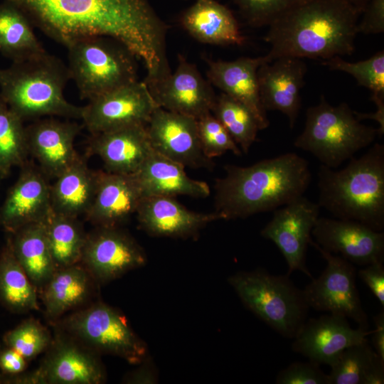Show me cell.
<instances>
[{
    "mask_svg": "<svg viewBox=\"0 0 384 384\" xmlns=\"http://www.w3.org/2000/svg\"><path fill=\"white\" fill-rule=\"evenodd\" d=\"M252 27L270 26L308 0H230Z\"/></svg>",
    "mask_w": 384,
    "mask_h": 384,
    "instance_id": "obj_39",
    "label": "cell"
},
{
    "mask_svg": "<svg viewBox=\"0 0 384 384\" xmlns=\"http://www.w3.org/2000/svg\"><path fill=\"white\" fill-rule=\"evenodd\" d=\"M318 204L336 218L384 229V145L375 143L341 169L320 166Z\"/></svg>",
    "mask_w": 384,
    "mask_h": 384,
    "instance_id": "obj_4",
    "label": "cell"
},
{
    "mask_svg": "<svg viewBox=\"0 0 384 384\" xmlns=\"http://www.w3.org/2000/svg\"><path fill=\"white\" fill-rule=\"evenodd\" d=\"M197 126L202 149L208 158L213 159L228 151L241 156L240 147L212 112L198 119Z\"/></svg>",
    "mask_w": 384,
    "mask_h": 384,
    "instance_id": "obj_40",
    "label": "cell"
},
{
    "mask_svg": "<svg viewBox=\"0 0 384 384\" xmlns=\"http://www.w3.org/2000/svg\"><path fill=\"white\" fill-rule=\"evenodd\" d=\"M322 63L331 70L342 71L352 75L359 85L371 91V97H384L383 50L356 63H350L343 60L341 56H334L324 60Z\"/></svg>",
    "mask_w": 384,
    "mask_h": 384,
    "instance_id": "obj_37",
    "label": "cell"
},
{
    "mask_svg": "<svg viewBox=\"0 0 384 384\" xmlns=\"http://www.w3.org/2000/svg\"><path fill=\"white\" fill-rule=\"evenodd\" d=\"M384 383V359L377 353L364 373L361 384Z\"/></svg>",
    "mask_w": 384,
    "mask_h": 384,
    "instance_id": "obj_45",
    "label": "cell"
},
{
    "mask_svg": "<svg viewBox=\"0 0 384 384\" xmlns=\"http://www.w3.org/2000/svg\"><path fill=\"white\" fill-rule=\"evenodd\" d=\"M277 384H329V375L320 365L308 362H294L282 370L276 378Z\"/></svg>",
    "mask_w": 384,
    "mask_h": 384,
    "instance_id": "obj_41",
    "label": "cell"
},
{
    "mask_svg": "<svg viewBox=\"0 0 384 384\" xmlns=\"http://www.w3.org/2000/svg\"><path fill=\"white\" fill-rule=\"evenodd\" d=\"M81 128L76 122L53 119L26 127L28 153L46 176L56 178L79 156L74 142Z\"/></svg>",
    "mask_w": 384,
    "mask_h": 384,
    "instance_id": "obj_22",
    "label": "cell"
},
{
    "mask_svg": "<svg viewBox=\"0 0 384 384\" xmlns=\"http://www.w3.org/2000/svg\"><path fill=\"white\" fill-rule=\"evenodd\" d=\"M378 135V129L362 124L347 103L331 105L322 95L319 104L306 110L304 129L294 146L311 154L321 165L336 169Z\"/></svg>",
    "mask_w": 384,
    "mask_h": 384,
    "instance_id": "obj_6",
    "label": "cell"
},
{
    "mask_svg": "<svg viewBox=\"0 0 384 384\" xmlns=\"http://www.w3.org/2000/svg\"><path fill=\"white\" fill-rule=\"evenodd\" d=\"M212 86L195 64L178 54L176 70L148 87L159 107L198 119L210 113L215 105Z\"/></svg>",
    "mask_w": 384,
    "mask_h": 384,
    "instance_id": "obj_16",
    "label": "cell"
},
{
    "mask_svg": "<svg viewBox=\"0 0 384 384\" xmlns=\"http://www.w3.org/2000/svg\"><path fill=\"white\" fill-rule=\"evenodd\" d=\"M214 185L215 212L224 220L274 210L303 196L311 182L308 161L288 152L249 166L227 164Z\"/></svg>",
    "mask_w": 384,
    "mask_h": 384,
    "instance_id": "obj_2",
    "label": "cell"
},
{
    "mask_svg": "<svg viewBox=\"0 0 384 384\" xmlns=\"http://www.w3.org/2000/svg\"><path fill=\"white\" fill-rule=\"evenodd\" d=\"M52 339L48 328L33 317L23 320L3 336L5 346L15 350L28 361L45 353Z\"/></svg>",
    "mask_w": 384,
    "mask_h": 384,
    "instance_id": "obj_36",
    "label": "cell"
},
{
    "mask_svg": "<svg viewBox=\"0 0 384 384\" xmlns=\"http://www.w3.org/2000/svg\"><path fill=\"white\" fill-rule=\"evenodd\" d=\"M146 255L139 244L119 227H97L87 235L80 264L96 283L103 284L144 266Z\"/></svg>",
    "mask_w": 384,
    "mask_h": 384,
    "instance_id": "obj_13",
    "label": "cell"
},
{
    "mask_svg": "<svg viewBox=\"0 0 384 384\" xmlns=\"http://www.w3.org/2000/svg\"><path fill=\"white\" fill-rule=\"evenodd\" d=\"M211 112L223 125L242 152L248 153L260 130L259 123L250 110L222 92L217 96Z\"/></svg>",
    "mask_w": 384,
    "mask_h": 384,
    "instance_id": "obj_34",
    "label": "cell"
},
{
    "mask_svg": "<svg viewBox=\"0 0 384 384\" xmlns=\"http://www.w3.org/2000/svg\"><path fill=\"white\" fill-rule=\"evenodd\" d=\"M228 280L242 304L282 336L294 338L306 321L309 308L289 274L257 270L237 272Z\"/></svg>",
    "mask_w": 384,
    "mask_h": 384,
    "instance_id": "obj_7",
    "label": "cell"
},
{
    "mask_svg": "<svg viewBox=\"0 0 384 384\" xmlns=\"http://www.w3.org/2000/svg\"><path fill=\"white\" fill-rule=\"evenodd\" d=\"M152 149L184 167L212 169L199 139L197 119L158 107L146 125Z\"/></svg>",
    "mask_w": 384,
    "mask_h": 384,
    "instance_id": "obj_15",
    "label": "cell"
},
{
    "mask_svg": "<svg viewBox=\"0 0 384 384\" xmlns=\"http://www.w3.org/2000/svg\"><path fill=\"white\" fill-rule=\"evenodd\" d=\"M38 291L17 260L9 238L0 252V302L9 311L38 310Z\"/></svg>",
    "mask_w": 384,
    "mask_h": 384,
    "instance_id": "obj_32",
    "label": "cell"
},
{
    "mask_svg": "<svg viewBox=\"0 0 384 384\" xmlns=\"http://www.w3.org/2000/svg\"><path fill=\"white\" fill-rule=\"evenodd\" d=\"M306 71L303 58L289 56L264 63L257 70L260 97L265 110L285 114L292 129L301 108L300 91Z\"/></svg>",
    "mask_w": 384,
    "mask_h": 384,
    "instance_id": "obj_20",
    "label": "cell"
},
{
    "mask_svg": "<svg viewBox=\"0 0 384 384\" xmlns=\"http://www.w3.org/2000/svg\"><path fill=\"white\" fill-rule=\"evenodd\" d=\"M106 372L100 355L55 326L39 366L31 372L1 376L9 384H101Z\"/></svg>",
    "mask_w": 384,
    "mask_h": 384,
    "instance_id": "obj_10",
    "label": "cell"
},
{
    "mask_svg": "<svg viewBox=\"0 0 384 384\" xmlns=\"http://www.w3.org/2000/svg\"><path fill=\"white\" fill-rule=\"evenodd\" d=\"M204 60L208 64L206 75L210 83L245 105L254 114L260 130L267 129L270 121L261 102L257 79L260 66L269 63L266 56L241 57L232 61L213 60L206 57Z\"/></svg>",
    "mask_w": 384,
    "mask_h": 384,
    "instance_id": "obj_23",
    "label": "cell"
},
{
    "mask_svg": "<svg viewBox=\"0 0 384 384\" xmlns=\"http://www.w3.org/2000/svg\"><path fill=\"white\" fill-rule=\"evenodd\" d=\"M8 238L17 260L39 292L56 270L45 223L24 226L9 234Z\"/></svg>",
    "mask_w": 384,
    "mask_h": 384,
    "instance_id": "obj_30",
    "label": "cell"
},
{
    "mask_svg": "<svg viewBox=\"0 0 384 384\" xmlns=\"http://www.w3.org/2000/svg\"><path fill=\"white\" fill-rule=\"evenodd\" d=\"M136 213L139 228L148 235L174 238L196 237L208 223L224 220L215 211L196 213L181 204L175 197L162 196L144 197Z\"/></svg>",
    "mask_w": 384,
    "mask_h": 384,
    "instance_id": "obj_21",
    "label": "cell"
},
{
    "mask_svg": "<svg viewBox=\"0 0 384 384\" xmlns=\"http://www.w3.org/2000/svg\"><path fill=\"white\" fill-rule=\"evenodd\" d=\"M357 25L358 33L378 34L384 31V0H370Z\"/></svg>",
    "mask_w": 384,
    "mask_h": 384,
    "instance_id": "obj_42",
    "label": "cell"
},
{
    "mask_svg": "<svg viewBox=\"0 0 384 384\" xmlns=\"http://www.w3.org/2000/svg\"><path fill=\"white\" fill-rule=\"evenodd\" d=\"M0 376H1V373H0Z\"/></svg>",
    "mask_w": 384,
    "mask_h": 384,
    "instance_id": "obj_50",
    "label": "cell"
},
{
    "mask_svg": "<svg viewBox=\"0 0 384 384\" xmlns=\"http://www.w3.org/2000/svg\"><path fill=\"white\" fill-rule=\"evenodd\" d=\"M320 209L317 203L301 196L274 210L273 217L260 232L282 252L289 275L298 270L312 278L306 265V255Z\"/></svg>",
    "mask_w": 384,
    "mask_h": 384,
    "instance_id": "obj_14",
    "label": "cell"
},
{
    "mask_svg": "<svg viewBox=\"0 0 384 384\" xmlns=\"http://www.w3.org/2000/svg\"><path fill=\"white\" fill-rule=\"evenodd\" d=\"M358 275L368 286L375 297L384 307V266L383 262H374L361 269Z\"/></svg>",
    "mask_w": 384,
    "mask_h": 384,
    "instance_id": "obj_43",
    "label": "cell"
},
{
    "mask_svg": "<svg viewBox=\"0 0 384 384\" xmlns=\"http://www.w3.org/2000/svg\"><path fill=\"white\" fill-rule=\"evenodd\" d=\"M44 223L56 269L80 263L87 233L78 218L52 212Z\"/></svg>",
    "mask_w": 384,
    "mask_h": 384,
    "instance_id": "obj_33",
    "label": "cell"
},
{
    "mask_svg": "<svg viewBox=\"0 0 384 384\" xmlns=\"http://www.w3.org/2000/svg\"><path fill=\"white\" fill-rule=\"evenodd\" d=\"M309 245L320 252L326 267L302 290L309 308L353 319L358 327L368 330V317L361 304L352 263L324 250L312 239Z\"/></svg>",
    "mask_w": 384,
    "mask_h": 384,
    "instance_id": "obj_11",
    "label": "cell"
},
{
    "mask_svg": "<svg viewBox=\"0 0 384 384\" xmlns=\"http://www.w3.org/2000/svg\"><path fill=\"white\" fill-rule=\"evenodd\" d=\"M33 26L15 4L9 0L0 4V53L16 62L46 52Z\"/></svg>",
    "mask_w": 384,
    "mask_h": 384,
    "instance_id": "obj_31",
    "label": "cell"
},
{
    "mask_svg": "<svg viewBox=\"0 0 384 384\" xmlns=\"http://www.w3.org/2000/svg\"><path fill=\"white\" fill-rule=\"evenodd\" d=\"M152 150L144 124L92 134L88 142V153L98 156L106 171L114 174H135Z\"/></svg>",
    "mask_w": 384,
    "mask_h": 384,
    "instance_id": "obj_25",
    "label": "cell"
},
{
    "mask_svg": "<svg viewBox=\"0 0 384 384\" xmlns=\"http://www.w3.org/2000/svg\"><path fill=\"white\" fill-rule=\"evenodd\" d=\"M371 331L353 329L346 318L331 314L306 320L294 338L293 351L331 366L347 348L368 341Z\"/></svg>",
    "mask_w": 384,
    "mask_h": 384,
    "instance_id": "obj_19",
    "label": "cell"
},
{
    "mask_svg": "<svg viewBox=\"0 0 384 384\" xmlns=\"http://www.w3.org/2000/svg\"><path fill=\"white\" fill-rule=\"evenodd\" d=\"M53 324L99 355L117 356L131 364L146 358L144 341L120 311L104 302L80 308Z\"/></svg>",
    "mask_w": 384,
    "mask_h": 384,
    "instance_id": "obj_9",
    "label": "cell"
},
{
    "mask_svg": "<svg viewBox=\"0 0 384 384\" xmlns=\"http://www.w3.org/2000/svg\"><path fill=\"white\" fill-rule=\"evenodd\" d=\"M147 85L139 80L99 95L82 107L81 119L91 134L146 125L158 107Z\"/></svg>",
    "mask_w": 384,
    "mask_h": 384,
    "instance_id": "obj_12",
    "label": "cell"
},
{
    "mask_svg": "<svg viewBox=\"0 0 384 384\" xmlns=\"http://www.w3.org/2000/svg\"><path fill=\"white\" fill-rule=\"evenodd\" d=\"M184 166L154 149L134 174L144 196H188L204 198L210 193L208 185L187 176Z\"/></svg>",
    "mask_w": 384,
    "mask_h": 384,
    "instance_id": "obj_27",
    "label": "cell"
},
{
    "mask_svg": "<svg viewBox=\"0 0 384 384\" xmlns=\"http://www.w3.org/2000/svg\"><path fill=\"white\" fill-rule=\"evenodd\" d=\"M311 235L324 250L351 263L368 265L384 261V233L357 221L319 218Z\"/></svg>",
    "mask_w": 384,
    "mask_h": 384,
    "instance_id": "obj_17",
    "label": "cell"
},
{
    "mask_svg": "<svg viewBox=\"0 0 384 384\" xmlns=\"http://www.w3.org/2000/svg\"><path fill=\"white\" fill-rule=\"evenodd\" d=\"M68 72L81 99L88 101L137 78L136 55L107 36H90L68 47Z\"/></svg>",
    "mask_w": 384,
    "mask_h": 384,
    "instance_id": "obj_8",
    "label": "cell"
},
{
    "mask_svg": "<svg viewBox=\"0 0 384 384\" xmlns=\"http://www.w3.org/2000/svg\"><path fill=\"white\" fill-rule=\"evenodd\" d=\"M98 175L79 155L50 186L53 212L77 218L85 215L95 198Z\"/></svg>",
    "mask_w": 384,
    "mask_h": 384,
    "instance_id": "obj_29",
    "label": "cell"
},
{
    "mask_svg": "<svg viewBox=\"0 0 384 384\" xmlns=\"http://www.w3.org/2000/svg\"><path fill=\"white\" fill-rule=\"evenodd\" d=\"M97 285L80 263L56 269L39 292L48 319L54 324L66 312L82 306Z\"/></svg>",
    "mask_w": 384,
    "mask_h": 384,
    "instance_id": "obj_28",
    "label": "cell"
},
{
    "mask_svg": "<svg viewBox=\"0 0 384 384\" xmlns=\"http://www.w3.org/2000/svg\"><path fill=\"white\" fill-rule=\"evenodd\" d=\"M28 362L20 353L9 347L0 348V373L2 376H13L26 371Z\"/></svg>",
    "mask_w": 384,
    "mask_h": 384,
    "instance_id": "obj_44",
    "label": "cell"
},
{
    "mask_svg": "<svg viewBox=\"0 0 384 384\" xmlns=\"http://www.w3.org/2000/svg\"><path fill=\"white\" fill-rule=\"evenodd\" d=\"M374 329L371 331L373 348L375 353L384 359V311L383 309L373 317Z\"/></svg>",
    "mask_w": 384,
    "mask_h": 384,
    "instance_id": "obj_47",
    "label": "cell"
},
{
    "mask_svg": "<svg viewBox=\"0 0 384 384\" xmlns=\"http://www.w3.org/2000/svg\"><path fill=\"white\" fill-rule=\"evenodd\" d=\"M375 355L368 341L347 348L330 366L329 384H361L364 373Z\"/></svg>",
    "mask_w": 384,
    "mask_h": 384,
    "instance_id": "obj_38",
    "label": "cell"
},
{
    "mask_svg": "<svg viewBox=\"0 0 384 384\" xmlns=\"http://www.w3.org/2000/svg\"><path fill=\"white\" fill-rule=\"evenodd\" d=\"M370 99L376 106L375 112L361 113L354 111V114L361 122L366 119L375 120L379 124L378 128V135L381 136L384 133V97H371Z\"/></svg>",
    "mask_w": 384,
    "mask_h": 384,
    "instance_id": "obj_48",
    "label": "cell"
},
{
    "mask_svg": "<svg viewBox=\"0 0 384 384\" xmlns=\"http://www.w3.org/2000/svg\"><path fill=\"white\" fill-rule=\"evenodd\" d=\"M68 66L46 51L0 69V96L23 121L43 116L81 119L82 107L68 102Z\"/></svg>",
    "mask_w": 384,
    "mask_h": 384,
    "instance_id": "obj_5",
    "label": "cell"
},
{
    "mask_svg": "<svg viewBox=\"0 0 384 384\" xmlns=\"http://www.w3.org/2000/svg\"><path fill=\"white\" fill-rule=\"evenodd\" d=\"M47 36L68 47L90 36H107L142 60L148 86L171 73L166 55L168 25L149 0H9Z\"/></svg>",
    "mask_w": 384,
    "mask_h": 384,
    "instance_id": "obj_1",
    "label": "cell"
},
{
    "mask_svg": "<svg viewBox=\"0 0 384 384\" xmlns=\"http://www.w3.org/2000/svg\"><path fill=\"white\" fill-rule=\"evenodd\" d=\"M0 208V225L9 234L34 223H45L53 212L46 176L26 161Z\"/></svg>",
    "mask_w": 384,
    "mask_h": 384,
    "instance_id": "obj_18",
    "label": "cell"
},
{
    "mask_svg": "<svg viewBox=\"0 0 384 384\" xmlns=\"http://www.w3.org/2000/svg\"><path fill=\"white\" fill-rule=\"evenodd\" d=\"M184 1H186V0H184Z\"/></svg>",
    "mask_w": 384,
    "mask_h": 384,
    "instance_id": "obj_51",
    "label": "cell"
},
{
    "mask_svg": "<svg viewBox=\"0 0 384 384\" xmlns=\"http://www.w3.org/2000/svg\"><path fill=\"white\" fill-rule=\"evenodd\" d=\"M356 8L362 14L364 8L370 0H344Z\"/></svg>",
    "mask_w": 384,
    "mask_h": 384,
    "instance_id": "obj_49",
    "label": "cell"
},
{
    "mask_svg": "<svg viewBox=\"0 0 384 384\" xmlns=\"http://www.w3.org/2000/svg\"><path fill=\"white\" fill-rule=\"evenodd\" d=\"M179 21L183 28L202 43L242 46L245 42L232 11L216 0H196L182 12Z\"/></svg>",
    "mask_w": 384,
    "mask_h": 384,
    "instance_id": "obj_26",
    "label": "cell"
},
{
    "mask_svg": "<svg viewBox=\"0 0 384 384\" xmlns=\"http://www.w3.org/2000/svg\"><path fill=\"white\" fill-rule=\"evenodd\" d=\"M126 383H156L157 377L152 366L146 363L139 368L130 372L124 378Z\"/></svg>",
    "mask_w": 384,
    "mask_h": 384,
    "instance_id": "obj_46",
    "label": "cell"
},
{
    "mask_svg": "<svg viewBox=\"0 0 384 384\" xmlns=\"http://www.w3.org/2000/svg\"><path fill=\"white\" fill-rule=\"evenodd\" d=\"M361 12L344 0H308L269 26L270 63L283 56L319 58L351 55Z\"/></svg>",
    "mask_w": 384,
    "mask_h": 384,
    "instance_id": "obj_3",
    "label": "cell"
},
{
    "mask_svg": "<svg viewBox=\"0 0 384 384\" xmlns=\"http://www.w3.org/2000/svg\"><path fill=\"white\" fill-rule=\"evenodd\" d=\"M144 197L134 174L99 171L95 198L85 215L97 227H119L136 213Z\"/></svg>",
    "mask_w": 384,
    "mask_h": 384,
    "instance_id": "obj_24",
    "label": "cell"
},
{
    "mask_svg": "<svg viewBox=\"0 0 384 384\" xmlns=\"http://www.w3.org/2000/svg\"><path fill=\"white\" fill-rule=\"evenodd\" d=\"M28 154L23 120L0 96V177L6 176L13 167L21 166Z\"/></svg>",
    "mask_w": 384,
    "mask_h": 384,
    "instance_id": "obj_35",
    "label": "cell"
}]
</instances>
